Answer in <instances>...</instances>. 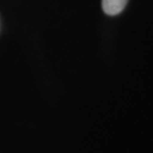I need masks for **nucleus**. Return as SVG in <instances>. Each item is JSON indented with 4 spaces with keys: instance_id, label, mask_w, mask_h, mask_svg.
I'll list each match as a JSON object with an SVG mask.
<instances>
[{
    "instance_id": "f257e3e1",
    "label": "nucleus",
    "mask_w": 153,
    "mask_h": 153,
    "mask_svg": "<svg viewBox=\"0 0 153 153\" xmlns=\"http://www.w3.org/2000/svg\"><path fill=\"white\" fill-rule=\"evenodd\" d=\"M128 0H102V9L107 15L115 16L125 9Z\"/></svg>"
}]
</instances>
